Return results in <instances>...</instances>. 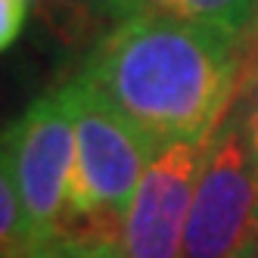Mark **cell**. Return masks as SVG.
Listing matches in <instances>:
<instances>
[{"instance_id": "6da1fadb", "label": "cell", "mask_w": 258, "mask_h": 258, "mask_svg": "<svg viewBox=\"0 0 258 258\" xmlns=\"http://www.w3.org/2000/svg\"><path fill=\"white\" fill-rule=\"evenodd\" d=\"M252 50L255 44L221 28L131 16L100 34L75 78L162 153L218 131L239 97Z\"/></svg>"}, {"instance_id": "7a4b0ae2", "label": "cell", "mask_w": 258, "mask_h": 258, "mask_svg": "<svg viewBox=\"0 0 258 258\" xmlns=\"http://www.w3.org/2000/svg\"><path fill=\"white\" fill-rule=\"evenodd\" d=\"M69 84L75 97V165L62 230L121 243L127 209L159 150L97 90L78 78Z\"/></svg>"}, {"instance_id": "3957f363", "label": "cell", "mask_w": 258, "mask_h": 258, "mask_svg": "<svg viewBox=\"0 0 258 258\" xmlns=\"http://www.w3.org/2000/svg\"><path fill=\"white\" fill-rule=\"evenodd\" d=\"M19 183L31 227V258L59 239L69 206V177L75 165V97L59 84L38 97L7 124L4 156Z\"/></svg>"}, {"instance_id": "277c9868", "label": "cell", "mask_w": 258, "mask_h": 258, "mask_svg": "<svg viewBox=\"0 0 258 258\" xmlns=\"http://www.w3.org/2000/svg\"><path fill=\"white\" fill-rule=\"evenodd\" d=\"M183 258H258V171L239 97L218 124L199 174Z\"/></svg>"}, {"instance_id": "5b68a950", "label": "cell", "mask_w": 258, "mask_h": 258, "mask_svg": "<svg viewBox=\"0 0 258 258\" xmlns=\"http://www.w3.org/2000/svg\"><path fill=\"white\" fill-rule=\"evenodd\" d=\"M212 140L215 134L174 143L150 162L121 227V258H183L187 221Z\"/></svg>"}, {"instance_id": "8992f818", "label": "cell", "mask_w": 258, "mask_h": 258, "mask_svg": "<svg viewBox=\"0 0 258 258\" xmlns=\"http://www.w3.org/2000/svg\"><path fill=\"white\" fill-rule=\"evenodd\" d=\"M131 16H168L258 44V0H124V19Z\"/></svg>"}, {"instance_id": "52a82bcc", "label": "cell", "mask_w": 258, "mask_h": 258, "mask_svg": "<svg viewBox=\"0 0 258 258\" xmlns=\"http://www.w3.org/2000/svg\"><path fill=\"white\" fill-rule=\"evenodd\" d=\"M44 13L66 38H81L100 25L115 28L124 22V0H41Z\"/></svg>"}, {"instance_id": "ba28073f", "label": "cell", "mask_w": 258, "mask_h": 258, "mask_svg": "<svg viewBox=\"0 0 258 258\" xmlns=\"http://www.w3.org/2000/svg\"><path fill=\"white\" fill-rule=\"evenodd\" d=\"M239 109H243L249 150H252V162H255V171H258V44L249 56L246 78H243V87H239Z\"/></svg>"}, {"instance_id": "9c48e42d", "label": "cell", "mask_w": 258, "mask_h": 258, "mask_svg": "<svg viewBox=\"0 0 258 258\" xmlns=\"http://www.w3.org/2000/svg\"><path fill=\"white\" fill-rule=\"evenodd\" d=\"M28 0H0V47L10 50L25 28Z\"/></svg>"}]
</instances>
